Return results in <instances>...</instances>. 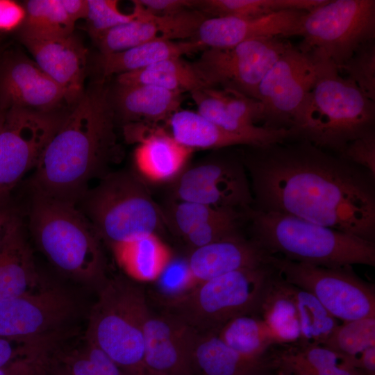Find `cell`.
<instances>
[{
	"label": "cell",
	"mask_w": 375,
	"mask_h": 375,
	"mask_svg": "<svg viewBox=\"0 0 375 375\" xmlns=\"http://www.w3.org/2000/svg\"><path fill=\"white\" fill-rule=\"evenodd\" d=\"M290 140L238 151L251 179L252 208L374 242L375 176L307 140Z\"/></svg>",
	"instance_id": "1"
},
{
	"label": "cell",
	"mask_w": 375,
	"mask_h": 375,
	"mask_svg": "<svg viewBox=\"0 0 375 375\" xmlns=\"http://www.w3.org/2000/svg\"><path fill=\"white\" fill-rule=\"evenodd\" d=\"M115 114L103 80L85 89L46 145L31 179L33 192L76 203L118 150Z\"/></svg>",
	"instance_id": "2"
},
{
	"label": "cell",
	"mask_w": 375,
	"mask_h": 375,
	"mask_svg": "<svg viewBox=\"0 0 375 375\" xmlns=\"http://www.w3.org/2000/svg\"><path fill=\"white\" fill-rule=\"evenodd\" d=\"M252 240L268 255L324 267L375 266V242L276 212H247Z\"/></svg>",
	"instance_id": "3"
},
{
	"label": "cell",
	"mask_w": 375,
	"mask_h": 375,
	"mask_svg": "<svg viewBox=\"0 0 375 375\" xmlns=\"http://www.w3.org/2000/svg\"><path fill=\"white\" fill-rule=\"evenodd\" d=\"M374 122L375 102L323 59L294 131L297 139L338 154L349 142L374 130Z\"/></svg>",
	"instance_id": "4"
},
{
	"label": "cell",
	"mask_w": 375,
	"mask_h": 375,
	"mask_svg": "<svg viewBox=\"0 0 375 375\" xmlns=\"http://www.w3.org/2000/svg\"><path fill=\"white\" fill-rule=\"evenodd\" d=\"M29 227L39 249L58 270L86 283L103 280L101 240L75 203L34 192Z\"/></svg>",
	"instance_id": "5"
},
{
	"label": "cell",
	"mask_w": 375,
	"mask_h": 375,
	"mask_svg": "<svg viewBox=\"0 0 375 375\" xmlns=\"http://www.w3.org/2000/svg\"><path fill=\"white\" fill-rule=\"evenodd\" d=\"M83 211L101 240L111 248L150 235L165 224L142 178L118 172L105 176L82 197Z\"/></svg>",
	"instance_id": "6"
},
{
	"label": "cell",
	"mask_w": 375,
	"mask_h": 375,
	"mask_svg": "<svg viewBox=\"0 0 375 375\" xmlns=\"http://www.w3.org/2000/svg\"><path fill=\"white\" fill-rule=\"evenodd\" d=\"M149 312L144 294L122 278L105 283L91 310L85 340L105 352L127 375H142L143 327Z\"/></svg>",
	"instance_id": "7"
},
{
	"label": "cell",
	"mask_w": 375,
	"mask_h": 375,
	"mask_svg": "<svg viewBox=\"0 0 375 375\" xmlns=\"http://www.w3.org/2000/svg\"><path fill=\"white\" fill-rule=\"evenodd\" d=\"M275 271L267 262L199 283L169 301L171 313L199 333H217L231 319L258 312Z\"/></svg>",
	"instance_id": "8"
},
{
	"label": "cell",
	"mask_w": 375,
	"mask_h": 375,
	"mask_svg": "<svg viewBox=\"0 0 375 375\" xmlns=\"http://www.w3.org/2000/svg\"><path fill=\"white\" fill-rule=\"evenodd\" d=\"M298 48L332 62L338 68L363 43L375 39L374 0H327L307 12Z\"/></svg>",
	"instance_id": "9"
},
{
	"label": "cell",
	"mask_w": 375,
	"mask_h": 375,
	"mask_svg": "<svg viewBox=\"0 0 375 375\" xmlns=\"http://www.w3.org/2000/svg\"><path fill=\"white\" fill-rule=\"evenodd\" d=\"M267 262L286 281L313 295L338 320L375 317L374 286L352 266L324 267L273 255L267 256Z\"/></svg>",
	"instance_id": "10"
},
{
	"label": "cell",
	"mask_w": 375,
	"mask_h": 375,
	"mask_svg": "<svg viewBox=\"0 0 375 375\" xmlns=\"http://www.w3.org/2000/svg\"><path fill=\"white\" fill-rule=\"evenodd\" d=\"M292 44L285 38H252L226 49H206L192 65L206 88H226L256 99L258 86Z\"/></svg>",
	"instance_id": "11"
},
{
	"label": "cell",
	"mask_w": 375,
	"mask_h": 375,
	"mask_svg": "<svg viewBox=\"0 0 375 375\" xmlns=\"http://www.w3.org/2000/svg\"><path fill=\"white\" fill-rule=\"evenodd\" d=\"M222 149L184 168L174 179V201L194 202L244 212L252 208L250 180L238 152Z\"/></svg>",
	"instance_id": "12"
},
{
	"label": "cell",
	"mask_w": 375,
	"mask_h": 375,
	"mask_svg": "<svg viewBox=\"0 0 375 375\" xmlns=\"http://www.w3.org/2000/svg\"><path fill=\"white\" fill-rule=\"evenodd\" d=\"M255 315L275 332L280 343L323 345L339 324L313 295L276 270Z\"/></svg>",
	"instance_id": "13"
},
{
	"label": "cell",
	"mask_w": 375,
	"mask_h": 375,
	"mask_svg": "<svg viewBox=\"0 0 375 375\" xmlns=\"http://www.w3.org/2000/svg\"><path fill=\"white\" fill-rule=\"evenodd\" d=\"M323 59L291 44L260 82L256 99L263 107L262 126L294 131Z\"/></svg>",
	"instance_id": "14"
},
{
	"label": "cell",
	"mask_w": 375,
	"mask_h": 375,
	"mask_svg": "<svg viewBox=\"0 0 375 375\" xmlns=\"http://www.w3.org/2000/svg\"><path fill=\"white\" fill-rule=\"evenodd\" d=\"M64 115L24 108L0 110V202L36 167Z\"/></svg>",
	"instance_id": "15"
},
{
	"label": "cell",
	"mask_w": 375,
	"mask_h": 375,
	"mask_svg": "<svg viewBox=\"0 0 375 375\" xmlns=\"http://www.w3.org/2000/svg\"><path fill=\"white\" fill-rule=\"evenodd\" d=\"M75 299L60 288H40L0 301V338L29 341L65 336L77 315Z\"/></svg>",
	"instance_id": "16"
},
{
	"label": "cell",
	"mask_w": 375,
	"mask_h": 375,
	"mask_svg": "<svg viewBox=\"0 0 375 375\" xmlns=\"http://www.w3.org/2000/svg\"><path fill=\"white\" fill-rule=\"evenodd\" d=\"M197 333L171 312H149L143 327L146 369L165 375H194L192 351Z\"/></svg>",
	"instance_id": "17"
},
{
	"label": "cell",
	"mask_w": 375,
	"mask_h": 375,
	"mask_svg": "<svg viewBox=\"0 0 375 375\" xmlns=\"http://www.w3.org/2000/svg\"><path fill=\"white\" fill-rule=\"evenodd\" d=\"M64 101L62 89L33 60L17 55L1 64V110L17 108L51 112Z\"/></svg>",
	"instance_id": "18"
},
{
	"label": "cell",
	"mask_w": 375,
	"mask_h": 375,
	"mask_svg": "<svg viewBox=\"0 0 375 375\" xmlns=\"http://www.w3.org/2000/svg\"><path fill=\"white\" fill-rule=\"evenodd\" d=\"M306 12L287 10L260 17H209L191 40L206 49H226L255 38L298 36Z\"/></svg>",
	"instance_id": "19"
},
{
	"label": "cell",
	"mask_w": 375,
	"mask_h": 375,
	"mask_svg": "<svg viewBox=\"0 0 375 375\" xmlns=\"http://www.w3.org/2000/svg\"><path fill=\"white\" fill-rule=\"evenodd\" d=\"M35 63L62 90L65 101L73 105L83 94L86 49L72 33L44 39H21Z\"/></svg>",
	"instance_id": "20"
},
{
	"label": "cell",
	"mask_w": 375,
	"mask_h": 375,
	"mask_svg": "<svg viewBox=\"0 0 375 375\" xmlns=\"http://www.w3.org/2000/svg\"><path fill=\"white\" fill-rule=\"evenodd\" d=\"M267 256L252 239L238 233L192 249L187 261L195 285L233 271L265 264Z\"/></svg>",
	"instance_id": "21"
},
{
	"label": "cell",
	"mask_w": 375,
	"mask_h": 375,
	"mask_svg": "<svg viewBox=\"0 0 375 375\" xmlns=\"http://www.w3.org/2000/svg\"><path fill=\"white\" fill-rule=\"evenodd\" d=\"M263 356L271 375H362L347 358L321 344L276 343Z\"/></svg>",
	"instance_id": "22"
},
{
	"label": "cell",
	"mask_w": 375,
	"mask_h": 375,
	"mask_svg": "<svg viewBox=\"0 0 375 375\" xmlns=\"http://www.w3.org/2000/svg\"><path fill=\"white\" fill-rule=\"evenodd\" d=\"M182 94L148 85L117 83L110 92L115 117L118 115L128 124L168 121L181 109Z\"/></svg>",
	"instance_id": "23"
},
{
	"label": "cell",
	"mask_w": 375,
	"mask_h": 375,
	"mask_svg": "<svg viewBox=\"0 0 375 375\" xmlns=\"http://www.w3.org/2000/svg\"><path fill=\"white\" fill-rule=\"evenodd\" d=\"M133 138L140 142L135 152L136 167L144 177L153 181L174 179L185 168L192 150L181 145L160 128L138 125Z\"/></svg>",
	"instance_id": "24"
},
{
	"label": "cell",
	"mask_w": 375,
	"mask_h": 375,
	"mask_svg": "<svg viewBox=\"0 0 375 375\" xmlns=\"http://www.w3.org/2000/svg\"><path fill=\"white\" fill-rule=\"evenodd\" d=\"M192 368L194 375H270L262 355H243L229 347L215 332H198L192 351Z\"/></svg>",
	"instance_id": "25"
},
{
	"label": "cell",
	"mask_w": 375,
	"mask_h": 375,
	"mask_svg": "<svg viewBox=\"0 0 375 375\" xmlns=\"http://www.w3.org/2000/svg\"><path fill=\"white\" fill-rule=\"evenodd\" d=\"M40 285L33 255L18 218L0 246V301L38 290Z\"/></svg>",
	"instance_id": "26"
},
{
	"label": "cell",
	"mask_w": 375,
	"mask_h": 375,
	"mask_svg": "<svg viewBox=\"0 0 375 375\" xmlns=\"http://www.w3.org/2000/svg\"><path fill=\"white\" fill-rule=\"evenodd\" d=\"M206 49L202 44L194 40L178 41L158 38L121 52L101 54L99 63L104 76H118Z\"/></svg>",
	"instance_id": "27"
},
{
	"label": "cell",
	"mask_w": 375,
	"mask_h": 375,
	"mask_svg": "<svg viewBox=\"0 0 375 375\" xmlns=\"http://www.w3.org/2000/svg\"><path fill=\"white\" fill-rule=\"evenodd\" d=\"M168 122L174 139L192 151L218 150L235 145L260 146L253 138L228 132L195 111L180 109Z\"/></svg>",
	"instance_id": "28"
},
{
	"label": "cell",
	"mask_w": 375,
	"mask_h": 375,
	"mask_svg": "<svg viewBox=\"0 0 375 375\" xmlns=\"http://www.w3.org/2000/svg\"><path fill=\"white\" fill-rule=\"evenodd\" d=\"M120 267L133 278L156 280L172 258L157 235H150L111 247Z\"/></svg>",
	"instance_id": "29"
},
{
	"label": "cell",
	"mask_w": 375,
	"mask_h": 375,
	"mask_svg": "<svg viewBox=\"0 0 375 375\" xmlns=\"http://www.w3.org/2000/svg\"><path fill=\"white\" fill-rule=\"evenodd\" d=\"M117 83L148 85L181 93L206 88L192 63L182 58L165 60L138 71L118 75Z\"/></svg>",
	"instance_id": "30"
},
{
	"label": "cell",
	"mask_w": 375,
	"mask_h": 375,
	"mask_svg": "<svg viewBox=\"0 0 375 375\" xmlns=\"http://www.w3.org/2000/svg\"><path fill=\"white\" fill-rule=\"evenodd\" d=\"M322 0H197L195 9L208 17H260L287 10L310 12Z\"/></svg>",
	"instance_id": "31"
},
{
	"label": "cell",
	"mask_w": 375,
	"mask_h": 375,
	"mask_svg": "<svg viewBox=\"0 0 375 375\" xmlns=\"http://www.w3.org/2000/svg\"><path fill=\"white\" fill-rule=\"evenodd\" d=\"M217 333L229 347L251 357H260L270 346L280 343L275 332L255 315L235 317Z\"/></svg>",
	"instance_id": "32"
},
{
	"label": "cell",
	"mask_w": 375,
	"mask_h": 375,
	"mask_svg": "<svg viewBox=\"0 0 375 375\" xmlns=\"http://www.w3.org/2000/svg\"><path fill=\"white\" fill-rule=\"evenodd\" d=\"M24 8L26 15L21 26V39H44L73 33L75 23L60 0H28Z\"/></svg>",
	"instance_id": "33"
},
{
	"label": "cell",
	"mask_w": 375,
	"mask_h": 375,
	"mask_svg": "<svg viewBox=\"0 0 375 375\" xmlns=\"http://www.w3.org/2000/svg\"><path fill=\"white\" fill-rule=\"evenodd\" d=\"M135 18L117 25L96 40L101 55L121 52L160 38L158 25L135 1H133Z\"/></svg>",
	"instance_id": "34"
},
{
	"label": "cell",
	"mask_w": 375,
	"mask_h": 375,
	"mask_svg": "<svg viewBox=\"0 0 375 375\" xmlns=\"http://www.w3.org/2000/svg\"><path fill=\"white\" fill-rule=\"evenodd\" d=\"M56 358L70 375H127L99 347L87 340L82 346L71 350L60 347Z\"/></svg>",
	"instance_id": "35"
},
{
	"label": "cell",
	"mask_w": 375,
	"mask_h": 375,
	"mask_svg": "<svg viewBox=\"0 0 375 375\" xmlns=\"http://www.w3.org/2000/svg\"><path fill=\"white\" fill-rule=\"evenodd\" d=\"M374 345L375 317H365L339 324L323 344L347 358L353 365L363 351Z\"/></svg>",
	"instance_id": "36"
},
{
	"label": "cell",
	"mask_w": 375,
	"mask_h": 375,
	"mask_svg": "<svg viewBox=\"0 0 375 375\" xmlns=\"http://www.w3.org/2000/svg\"><path fill=\"white\" fill-rule=\"evenodd\" d=\"M247 215L240 212L190 201H174L165 222L183 238L194 228L210 222Z\"/></svg>",
	"instance_id": "37"
},
{
	"label": "cell",
	"mask_w": 375,
	"mask_h": 375,
	"mask_svg": "<svg viewBox=\"0 0 375 375\" xmlns=\"http://www.w3.org/2000/svg\"><path fill=\"white\" fill-rule=\"evenodd\" d=\"M338 69L344 71L347 78L375 102V39L361 44Z\"/></svg>",
	"instance_id": "38"
},
{
	"label": "cell",
	"mask_w": 375,
	"mask_h": 375,
	"mask_svg": "<svg viewBox=\"0 0 375 375\" xmlns=\"http://www.w3.org/2000/svg\"><path fill=\"white\" fill-rule=\"evenodd\" d=\"M88 29L91 36L95 40L113 27L128 22L135 18L131 14L122 12L116 0H87Z\"/></svg>",
	"instance_id": "39"
},
{
	"label": "cell",
	"mask_w": 375,
	"mask_h": 375,
	"mask_svg": "<svg viewBox=\"0 0 375 375\" xmlns=\"http://www.w3.org/2000/svg\"><path fill=\"white\" fill-rule=\"evenodd\" d=\"M338 155L375 176L374 130L349 142Z\"/></svg>",
	"instance_id": "40"
},
{
	"label": "cell",
	"mask_w": 375,
	"mask_h": 375,
	"mask_svg": "<svg viewBox=\"0 0 375 375\" xmlns=\"http://www.w3.org/2000/svg\"><path fill=\"white\" fill-rule=\"evenodd\" d=\"M157 279L161 281L166 291H177L178 294L176 297L194 285L187 260H173L171 258Z\"/></svg>",
	"instance_id": "41"
},
{
	"label": "cell",
	"mask_w": 375,
	"mask_h": 375,
	"mask_svg": "<svg viewBox=\"0 0 375 375\" xmlns=\"http://www.w3.org/2000/svg\"><path fill=\"white\" fill-rule=\"evenodd\" d=\"M47 340L17 341L0 338V367L13 360L46 346Z\"/></svg>",
	"instance_id": "42"
},
{
	"label": "cell",
	"mask_w": 375,
	"mask_h": 375,
	"mask_svg": "<svg viewBox=\"0 0 375 375\" xmlns=\"http://www.w3.org/2000/svg\"><path fill=\"white\" fill-rule=\"evenodd\" d=\"M146 12L156 16H166L188 8H195L197 0H136Z\"/></svg>",
	"instance_id": "43"
},
{
	"label": "cell",
	"mask_w": 375,
	"mask_h": 375,
	"mask_svg": "<svg viewBox=\"0 0 375 375\" xmlns=\"http://www.w3.org/2000/svg\"><path fill=\"white\" fill-rule=\"evenodd\" d=\"M25 9L10 0H0V30L11 31L22 26L25 19Z\"/></svg>",
	"instance_id": "44"
},
{
	"label": "cell",
	"mask_w": 375,
	"mask_h": 375,
	"mask_svg": "<svg viewBox=\"0 0 375 375\" xmlns=\"http://www.w3.org/2000/svg\"><path fill=\"white\" fill-rule=\"evenodd\" d=\"M353 365L362 375H374L375 345L363 351L355 360Z\"/></svg>",
	"instance_id": "45"
},
{
	"label": "cell",
	"mask_w": 375,
	"mask_h": 375,
	"mask_svg": "<svg viewBox=\"0 0 375 375\" xmlns=\"http://www.w3.org/2000/svg\"><path fill=\"white\" fill-rule=\"evenodd\" d=\"M18 218L14 210L8 206L7 201L0 202V246Z\"/></svg>",
	"instance_id": "46"
},
{
	"label": "cell",
	"mask_w": 375,
	"mask_h": 375,
	"mask_svg": "<svg viewBox=\"0 0 375 375\" xmlns=\"http://www.w3.org/2000/svg\"><path fill=\"white\" fill-rule=\"evenodd\" d=\"M61 3L70 18L76 23L81 19H86L88 13L87 0H60Z\"/></svg>",
	"instance_id": "47"
},
{
	"label": "cell",
	"mask_w": 375,
	"mask_h": 375,
	"mask_svg": "<svg viewBox=\"0 0 375 375\" xmlns=\"http://www.w3.org/2000/svg\"><path fill=\"white\" fill-rule=\"evenodd\" d=\"M51 375H69L58 362L53 370Z\"/></svg>",
	"instance_id": "48"
},
{
	"label": "cell",
	"mask_w": 375,
	"mask_h": 375,
	"mask_svg": "<svg viewBox=\"0 0 375 375\" xmlns=\"http://www.w3.org/2000/svg\"><path fill=\"white\" fill-rule=\"evenodd\" d=\"M142 375H165V374L157 373V372L146 369Z\"/></svg>",
	"instance_id": "49"
}]
</instances>
